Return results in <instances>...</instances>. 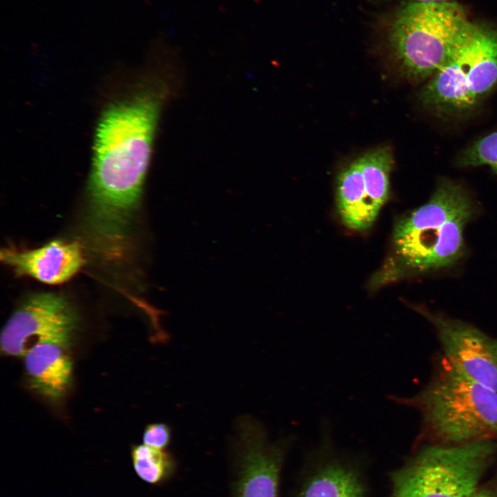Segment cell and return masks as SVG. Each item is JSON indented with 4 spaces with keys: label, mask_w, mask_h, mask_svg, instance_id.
<instances>
[{
    "label": "cell",
    "mask_w": 497,
    "mask_h": 497,
    "mask_svg": "<svg viewBox=\"0 0 497 497\" xmlns=\"http://www.w3.org/2000/svg\"><path fill=\"white\" fill-rule=\"evenodd\" d=\"M162 97L139 90L108 105L97 125L84 229L108 259L126 250L148 167Z\"/></svg>",
    "instance_id": "6da1fadb"
},
{
    "label": "cell",
    "mask_w": 497,
    "mask_h": 497,
    "mask_svg": "<svg viewBox=\"0 0 497 497\" xmlns=\"http://www.w3.org/2000/svg\"><path fill=\"white\" fill-rule=\"evenodd\" d=\"M476 205L459 183L442 179L429 200L395 224L392 265L387 277L453 266L464 255V231Z\"/></svg>",
    "instance_id": "7a4b0ae2"
},
{
    "label": "cell",
    "mask_w": 497,
    "mask_h": 497,
    "mask_svg": "<svg viewBox=\"0 0 497 497\" xmlns=\"http://www.w3.org/2000/svg\"><path fill=\"white\" fill-rule=\"evenodd\" d=\"M389 398L418 411L423 433L437 444L497 440V391L469 378L444 357L419 392Z\"/></svg>",
    "instance_id": "3957f363"
},
{
    "label": "cell",
    "mask_w": 497,
    "mask_h": 497,
    "mask_svg": "<svg viewBox=\"0 0 497 497\" xmlns=\"http://www.w3.org/2000/svg\"><path fill=\"white\" fill-rule=\"evenodd\" d=\"M471 23L456 2L416 1L406 6L390 33L402 72L414 81L430 78L448 59Z\"/></svg>",
    "instance_id": "277c9868"
},
{
    "label": "cell",
    "mask_w": 497,
    "mask_h": 497,
    "mask_svg": "<svg viewBox=\"0 0 497 497\" xmlns=\"http://www.w3.org/2000/svg\"><path fill=\"white\" fill-rule=\"evenodd\" d=\"M497 84V30L472 23L445 63L422 88L420 99L440 114L474 108Z\"/></svg>",
    "instance_id": "5b68a950"
},
{
    "label": "cell",
    "mask_w": 497,
    "mask_h": 497,
    "mask_svg": "<svg viewBox=\"0 0 497 497\" xmlns=\"http://www.w3.org/2000/svg\"><path fill=\"white\" fill-rule=\"evenodd\" d=\"M497 454V440L425 447L393 475L394 497H471Z\"/></svg>",
    "instance_id": "8992f818"
},
{
    "label": "cell",
    "mask_w": 497,
    "mask_h": 497,
    "mask_svg": "<svg viewBox=\"0 0 497 497\" xmlns=\"http://www.w3.org/2000/svg\"><path fill=\"white\" fill-rule=\"evenodd\" d=\"M78 322L76 309L64 295L32 294L17 307L3 327L1 351L8 355L21 357L43 341L70 342Z\"/></svg>",
    "instance_id": "52a82bcc"
},
{
    "label": "cell",
    "mask_w": 497,
    "mask_h": 497,
    "mask_svg": "<svg viewBox=\"0 0 497 497\" xmlns=\"http://www.w3.org/2000/svg\"><path fill=\"white\" fill-rule=\"evenodd\" d=\"M413 309L433 326L443 357L452 366L497 391V338L462 320L420 306Z\"/></svg>",
    "instance_id": "ba28073f"
},
{
    "label": "cell",
    "mask_w": 497,
    "mask_h": 497,
    "mask_svg": "<svg viewBox=\"0 0 497 497\" xmlns=\"http://www.w3.org/2000/svg\"><path fill=\"white\" fill-rule=\"evenodd\" d=\"M235 431L242 460L237 497H277L280 449L269 444L262 425L249 416L237 419Z\"/></svg>",
    "instance_id": "9c48e42d"
},
{
    "label": "cell",
    "mask_w": 497,
    "mask_h": 497,
    "mask_svg": "<svg viewBox=\"0 0 497 497\" xmlns=\"http://www.w3.org/2000/svg\"><path fill=\"white\" fill-rule=\"evenodd\" d=\"M0 257L17 275L31 277L48 284L68 281L81 269L85 261L78 242L63 240H52L32 250L6 248L1 250Z\"/></svg>",
    "instance_id": "30bf717a"
},
{
    "label": "cell",
    "mask_w": 497,
    "mask_h": 497,
    "mask_svg": "<svg viewBox=\"0 0 497 497\" xmlns=\"http://www.w3.org/2000/svg\"><path fill=\"white\" fill-rule=\"evenodd\" d=\"M70 342L46 340L30 348L24 355L29 387L49 401L64 398L72 384V362Z\"/></svg>",
    "instance_id": "8fae6325"
},
{
    "label": "cell",
    "mask_w": 497,
    "mask_h": 497,
    "mask_svg": "<svg viewBox=\"0 0 497 497\" xmlns=\"http://www.w3.org/2000/svg\"><path fill=\"white\" fill-rule=\"evenodd\" d=\"M335 195L338 212L347 228L363 231L372 226L377 217L367 201L359 157L338 174Z\"/></svg>",
    "instance_id": "7c38bea8"
},
{
    "label": "cell",
    "mask_w": 497,
    "mask_h": 497,
    "mask_svg": "<svg viewBox=\"0 0 497 497\" xmlns=\"http://www.w3.org/2000/svg\"><path fill=\"white\" fill-rule=\"evenodd\" d=\"M369 205L378 217L389 195L393 155L387 146L369 150L359 157Z\"/></svg>",
    "instance_id": "4fadbf2b"
},
{
    "label": "cell",
    "mask_w": 497,
    "mask_h": 497,
    "mask_svg": "<svg viewBox=\"0 0 497 497\" xmlns=\"http://www.w3.org/2000/svg\"><path fill=\"white\" fill-rule=\"evenodd\" d=\"M364 488L351 471L330 466L317 474L301 497H362Z\"/></svg>",
    "instance_id": "5bb4252c"
},
{
    "label": "cell",
    "mask_w": 497,
    "mask_h": 497,
    "mask_svg": "<svg viewBox=\"0 0 497 497\" xmlns=\"http://www.w3.org/2000/svg\"><path fill=\"white\" fill-rule=\"evenodd\" d=\"M130 456L135 474L147 483H159L170 474L173 460L170 455L162 449L145 444L136 445L131 447Z\"/></svg>",
    "instance_id": "9a60e30c"
},
{
    "label": "cell",
    "mask_w": 497,
    "mask_h": 497,
    "mask_svg": "<svg viewBox=\"0 0 497 497\" xmlns=\"http://www.w3.org/2000/svg\"><path fill=\"white\" fill-rule=\"evenodd\" d=\"M462 166H487L497 174V130L478 139L458 157Z\"/></svg>",
    "instance_id": "2e32d148"
},
{
    "label": "cell",
    "mask_w": 497,
    "mask_h": 497,
    "mask_svg": "<svg viewBox=\"0 0 497 497\" xmlns=\"http://www.w3.org/2000/svg\"><path fill=\"white\" fill-rule=\"evenodd\" d=\"M171 438L170 427L164 423L148 425L143 434L144 444L149 447L163 449L169 444Z\"/></svg>",
    "instance_id": "e0dca14e"
},
{
    "label": "cell",
    "mask_w": 497,
    "mask_h": 497,
    "mask_svg": "<svg viewBox=\"0 0 497 497\" xmlns=\"http://www.w3.org/2000/svg\"><path fill=\"white\" fill-rule=\"evenodd\" d=\"M471 497H497V496L491 491L486 490H476Z\"/></svg>",
    "instance_id": "ac0fdd59"
},
{
    "label": "cell",
    "mask_w": 497,
    "mask_h": 497,
    "mask_svg": "<svg viewBox=\"0 0 497 497\" xmlns=\"http://www.w3.org/2000/svg\"><path fill=\"white\" fill-rule=\"evenodd\" d=\"M445 1H449V0H416V1H420V2Z\"/></svg>",
    "instance_id": "d6986e66"
}]
</instances>
